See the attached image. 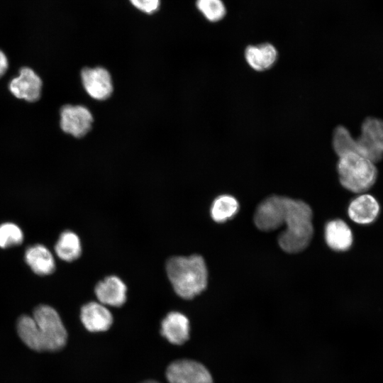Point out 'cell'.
Returning <instances> with one entry per match:
<instances>
[{"mask_svg": "<svg viewBox=\"0 0 383 383\" xmlns=\"http://www.w3.org/2000/svg\"><path fill=\"white\" fill-rule=\"evenodd\" d=\"M127 288L124 282L116 276H109L95 287V294L104 305L118 307L126 300Z\"/></svg>", "mask_w": 383, "mask_h": 383, "instance_id": "obj_12", "label": "cell"}, {"mask_svg": "<svg viewBox=\"0 0 383 383\" xmlns=\"http://www.w3.org/2000/svg\"><path fill=\"white\" fill-rule=\"evenodd\" d=\"M166 270L175 292L183 299L194 298L207 286L206 265L199 255L172 257L167 262Z\"/></svg>", "mask_w": 383, "mask_h": 383, "instance_id": "obj_3", "label": "cell"}, {"mask_svg": "<svg viewBox=\"0 0 383 383\" xmlns=\"http://www.w3.org/2000/svg\"><path fill=\"white\" fill-rule=\"evenodd\" d=\"M162 335L172 344L182 345L189 338V321L177 311L170 312L161 323Z\"/></svg>", "mask_w": 383, "mask_h": 383, "instance_id": "obj_13", "label": "cell"}, {"mask_svg": "<svg viewBox=\"0 0 383 383\" xmlns=\"http://www.w3.org/2000/svg\"><path fill=\"white\" fill-rule=\"evenodd\" d=\"M380 206L377 200L371 194H360L351 201L348 206V214L355 223L368 225L378 217Z\"/></svg>", "mask_w": 383, "mask_h": 383, "instance_id": "obj_10", "label": "cell"}, {"mask_svg": "<svg viewBox=\"0 0 383 383\" xmlns=\"http://www.w3.org/2000/svg\"><path fill=\"white\" fill-rule=\"evenodd\" d=\"M81 79L85 91L94 99H107L113 92L111 74L104 67H85L81 72Z\"/></svg>", "mask_w": 383, "mask_h": 383, "instance_id": "obj_8", "label": "cell"}, {"mask_svg": "<svg viewBox=\"0 0 383 383\" xmlns=\"http://www.w3.org/2000/svg\"><path fill=\"white\" fill-rule=\"evenodd\" d=\"M9 88L16 97L34 102L40 96L42 81L32 69L23 67L18 76L10 82Z\"/></svg>", "mask_w": 383, "mask_h": 383, "instance_id": "obj_9", "label": "cell"}, {"mask_svg": "<svg viewBox=\"0 0 383 383\" xmlns=\"http://www.w3.org/2000/svg\"><path fill=\"white\" fill-rule=\"evenodd\" d=\"M8 65V60L5 54L0 50V77L6 72Z\"/></svg>", "mask_w": 383, "mask_h": 383, "instance_id": "obj_23", "label": "cell"}, {"mask_svg": "<svg viewBox=\"0 0 383 383\" xmlns=\"http://www.w3.org/2000/svg\"><path fill=\"white\" fill-rule=\"evenodd\" d=\"M33 317L37 324L43 351H57L67 343V333L57 311L48 305H40Z\"/></svg>", "mask_w": 383, "mask_h": 383, "instance_id": "obj_5", "label": "cell"}, {"mask_svg": "<svg viewBox=\"0 0 383 383\" xmlns=\"http://www.w3.org/2000/svg\"><path fill=\"white\" fill-rule=\"evenodd\" d=\"M131 4L140 11L152 14L156 12L160 5V0H129Z\"/></svg>", "mask_w": 383, "mask_h": 383, "instance_id": "obj_22", "label": "cell"}, {"mask_svg": "<svg viewBox=\"0 0 383 383\" xmlns=\"http://www.w3.org/2000/svg\"><path fill=\"white\" fill-rule=\"evenodd\" d=\"M198 10L211 22L221 20L226 15V6L221 0H196Z\"/></svg>", "mask_w": 383, "mask_h": 383, "instance_id": "obj_20", "label": "cell"}, {"mask_svg": "<svg viewBox=\"0 0 383 383\" xmlns=\"http://www.w3.org/2000/svg\"><path fill=\"white\" fill-rule=\"evenodd\" d=\"M25 260L32 271L38 275H48L55 270L54 257L49 249L41 244L28 247L25 252Z\"/></svg>", "mask_w": 383, "mask_h": 383, "instance_id": "obj_14", "label": "cell"}, {"mask_svg": "<svg viewBox=\"0 0 383 383\" xmlns=\"http://www.w3.org/2000/svg\"><path fill=\"white\" fill-rule=\"evenodd\" d=\"M23 233L18 226L13 223H4L0 225V248H6L22 243Z\"/></svg>", "mask_w": 383, "mask_h": 383, "instance_id": "obj_21", "label": "cell"}, {"mask_svg": "<svg viewBox=\"0 0 383 383\" xmlns=\"http://www.w3.org/2000/svg\"><path fill=\"white\" fill-rule=\"evenodd\" d=\"M55 251L58 257L66 262L77 259L82 252V245L78 235L70 231L61 233L55 245Z\"/></svg>", "mask_w": 383, "mask_h": 383, "instance_id": "obj_17", "label": "cell"}, {"mask_svg": "<svg viewBox=\"0 0 383 383\" xmlns=\"http://www.w3.org/2000/svg\"><path fill=\"white\" fill-rule=\"evenodd\" d=\"M81 321L91 332H102L109 329L113 323L110 311L100 302L91 301L81 309Z\"/></svg>", "mask_w": 383, "mask_h": 383, "instance_id": "obj_11", "label": "cell"}, {"mask_svg": "<svg viewBox=\"0 0 383 383\" xmlns=\"http://www.w3.org/2000/svg\"><path fill=\"white\" fill-rule=\"evenodd\" d=\"M142 383H160V382H157L156 381H154V380H147V381H145Z\"/></svg>", "mask_w": 383, "mask_h": 383, "instance_id": "obj_24", "label": "cell"}, {"mask_svg": "<svg viewBox=\"0 0 383 383\" xmlns=\"http://www.w3.org/2000/svg\"><path fill=\"white\" fill-rule=\"evenodd\" d=\"M254 222L263 231L276 230L285 223L278 243L288 253L304 250L313 236L312 211L301 200L276 195L267 197L257 206Z\"/></svg>", "mask_w": 383, "mask_h": 383, "instance_id": "obj_1", "label": "cell"}, {"mask_svg": "<svg viewBox=\"0 0 383 383\" xmlns=\"http://www.w3.org/2000/svg\"><path fill=\"white\" fill-rule=\"evenodd\" d=\"M93 116L90 111L82 105L67 104L60 111V127L66 133L80 138L91 129Z\"/></svg>", "mask_w": 383, "mask_h": 383, "instance_id": "obj_7", "label": "cell"}, {"mask_svg": "<svg viewBox=\"0 0 383 383\" xmlns=\"http://www.w3.org/2000/svg\"><path fill=\"white\" fill-rule=\"evenodd\" d=\"M238 201L232 196L221 195L213 202L211 216L217 223H223L232 218L238 211Z\"/></svg>", "mask_w": 383, "mask_h": 383, "instance_id": "obj_19", "label": "cell"}, {"mask_svg": "<svg viewBox=\"0 0 383 383\" xmlns=\"http://www.w3.org/2000/svg\"><path fill=\"white\" fill-rule=\"evenodd\" d=\"M337 171L341 185L359 194L366 193L374 184L378 175L374 162L353 152L338 156Z\"/></svg>", "mask_w": 383, "mask_h": 383, "instance_id": "obj_4", "label": "cell"}, {"mask_svg": "<svg viewBox=\"0 0 383 383\" xmlns=\"http://www.w3.org/2000/svg\"><path fill=\"white\" fill-rule=\"evenodd\" d=\"M325 239L333 250L346 251L352 246L353 235L350 228L341 219L329 221L325 227Z\"/></svg>", "mask_w": 383, "mask_h": 383, "instance_id": "obj_15", "label": "cell"}, {"mask_svg": "<svg viewBox=\"0 0 383 383\" xmlns=\"http://www.w3.org/2000/svg\"><path fill=\"white\" fill-rule=\"evenodd\" d=\"M169 383H213L209 370L201 363L192 360H178L167 368Z\"/></svg>", "mask_w": 383, "mask_h": 383, "instance_id": "obj_6", "label": "cell"}, {"mask_svg": "<svg viewBox=\"0 0 383 383\" xmlns=\"http://www.w3.org/2000/svg\"><path fill=\"white\" fill-rule=\"evenodd\" d=\"M332 144L338 156L346 152H353L375 164L383 158V120L367 117L362 123L361 133L357 138H353L345 126H338L334 130Z\"/></svg>", "mask_w": 383, "mask_h": 383, "instance_id": "obj_2", "label": "cell"}, {"mask_svg": "<svg viewBox=\"0 0 383 383\" xmlns=\"http://www.w3.org/2000/svg\"><path fill=\"white\" fill-rule=\"evenodd\" d=\"M248 64L256 71H265L270 68L277 59V51L274 45L265 43L257 45H249L245 50Z\"/></svg>", "mask_w": 383, "mask_h": 383, "instance_id": "obj_16", "label": "cell"}, {"mask_svg": "<svg viewBox=\"0 0 383 383\" xmlns=\"http://www.w3.org/2000/svg\"><path fill=\"white\" fill-rule=\"evenodd\" d=\"M17 331L22 341L30 349L43 351L37 324L33 316L23 315L17 322Z\"/></svg>", "mask_w": 383, "mask_h": 383, "instance_id": "obj_18", "label": "cell"}]
</instances>
